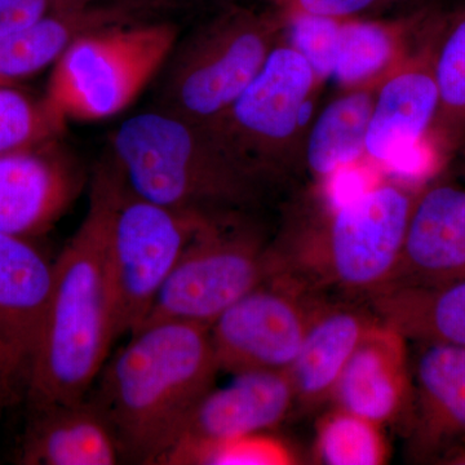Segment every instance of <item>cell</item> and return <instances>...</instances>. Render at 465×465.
Returning a JSON list of instances; mask_svg holds the SVG:
<instances>
[{
    "label": "cell",
    "mask_w": 465,
    "mask_h": 465,
    "mask_svg": "<svg viewBox=\"0 0 465 465\" xmlns=\"http://www.w3.org/2000/svg\"><path fill=\"white\" fill-rule=\"evenodd\" d=\"M219 371L210 327L149 323L106 360L87 397L112 427L124 461L159 464Z\"/></svg>",
    "instance_id": "obj_1"
},
{
    "label": "cell",
    "mask_w": 465,
    "mask_h": 465,
    "mask_svg": "<svg viewBox=\"0 0 465 465\" xmlns=\"http://www.w3.org/2000/svg\"><path fill=\"white\" fill-rule=\"evenodd\" d=\"M110 161L146 200L211 220L246 216L274 182L213 125L155 108L113 134Z\"/></svg>",
    "instance_id": "obj_2"
},
{
    "label": "cell",
    "mask_w": 465,
    "mask_h": 465,
    "mask_svg": "<svg viewBox=\"0 0 465 465\" xmlns=\"http://www.w3.org/2000/svg\"><path fill=\"white\" fill-rule=\"evenodd\" d=\"M54 260V287L30 365L29 409L87 397L116 339L100 195Z\"/></svg>",
    "instance_id": "obj_3"
},
{
    "label": "cell",
    "mask_w": 465,
    "mask_h": 465,
    "mask_svg": "<svg viewBox=\"0 0 465 465\" xmlns=\"http://www.w3.org/2000/svg\"><path fill=\"white\" fill-rule=\"evenodd\" d=\"M286 25L273 5H228L173 45L157 76L155 108L203 124L215 121L286 38Z\"/></svg>",
    "instance_id": "obj_4"
},
{
    "label": "cell",
    "mask_w": 465,
    "mask_h": 465,
    "mask_svg": "<svg viewBox=\"0 0 465 465\" xmlns=\"http://www.w3.org/2000/svg\"><path fill=\"white\" fill-rule=\"evenodd\" d=\"M91 188L100 195L105 258L116 339L133 335L207 217L182 213L134 193L113 162H104Z\"/></svg>",
    "instance_id": "obj_5"
},
{
    "label": "cell",
    "mask_w": 465,
    "mask_h": 465,
    "mask_svg": "<svg viewBox=\"0 0 465 465\" xmlns=\"http://www.w3.org/2000/svg\"><path fill=\"white\" fill-rule=\"evenodd\" d=\"M416 194L381 183L330 207L299 235L296 262L321 283L371 298L396 278Z\"/></svg>",
    "instance_id": "obj_6"
},
{
    "label": "cell",
    "mask_w": 465,
    "mask_h": 465,
    "mask_svg": "<svg viewBox=\"0 0 465 465\" xmlns=\"http://www.w3.org/2000/svg\"><path fill=\"white\" fill-rule=\"evenodd\" d=\"M177 41L174 24L148 18L85 34L52 65L45 96L66 121L112 118L157 79Z\"/></svg>",
    "instance_id": "obj_7"
},
{
    "label": "cell",
    "mask_w": 465,
    "mask_h": 465,
    "mask_svg": "<svg viewBox=\"0 0 465 465\" xmlns=\"http://www.w3.org/2000/svg\"><path fill=\"white\" fill-rule=\"evenodd\" d=\"M322 84L284 38L231 108L210 122L250 163L280 182L305 168L312 106Z\"/></svg>",
    "instance_id": "obj_8"
},
{
    "label": "cell",
    "mask_w": 465,
    "mask_h": 465,
    "mask_svg": "<svg viewBox=\"0 0 465 465\" xmlns=\"http://www.w3.org/2000/svg\"><path fill=\"white\" fill-rule=\"evenodd\" d=\"M244 220H213L202 226L142 327L167 321L211 327L226 309L281 271L273 246Z\"/></svg>",
    "instance_id": "obj_9"
},
{
    "label": "cell",
    "mask_w": 465,
    "mask_h": 465,
    "mask_svg": "<svg viewBox=\"0 0 465 465\" xmlns=\"http://www.w3.org/2000/svg\"><path fill=\"white\" fill-rule=\"evenodd\" d=\"M320 302L302 278L278 271L211 324L220 371L289 372Z\"/></svg>",
    "instance_id": "obj_10"
},
{
    "label": "cell",
    "mask_w": 465,
    "mask_h": 465,
    "mask_svg": "<svg viewBox=\"0 0 465 465\" xmlns=\"http://www.w3.org/2000/svg\"><path fill=\"white\" fill-rule=\"evenodd\" d=\"M440 94L432 34L378 87L366 137V158L402 179L423 173V146L433 136Z\"/></svg>",
    "instance_id": "obj_11"
},
{
    "label": "cell",
    "mask_w": 465,
    "mask_h": 465,
    "mask_svg": "<svg viewBox=\"0 0 465 465\" xmlns=\"http://www.w3.org/2000/svg\"><path fill=\"white\" fill-rule=\"evenodd\" d=\"M85 170L63 136L0 154V232L41 237L84 191Z\"/></svg>",
    "instance_id": "obj_12"
},
{
    "label": "cell",
    "mask_w": 465,
    "mask_h": 465,
    "mask_svg": "<svg viewBox=\"0 0 465 465\" xmlns=\"http://www.w3.org/2000/svg\"><path fill=\"white\" fill-rule=\"evenodd\" d=\"M418 344L410 452L416 460H445L465 443V349Z\"/></svg>",
    "instance_id": "obj_13"
},
{
    "label": "cell",
    "mask_w": 465,
    "mask_h": 465,
    "mask_svg": "<svg viewBox=\"0 0 465 465\" xmlns=\"http://www.w3.org/2000/svg\"><path fill=\"white\" fill-rule=\"evenodd\" d=\"M407 339L379 318L349 358L333 391L336 406L381 425L412 411Z\"/></svg>",
    "instance_id": "obj_14"
},
{
    "label": "cell",
    "mask_w": 465,
    "mask_h": 465,
    "mask_svg": "<svg viewBox=\"0 0 465 465\" xmlns=\"http://www.w3.org/2000/svg\"><path fill=\"white\" fill-rule=\"evenodd\" d=\"M461 278H465V188L451 183H432L416 194L399 272L391 286L440 284Z\"/></svg>",
    "instance_id": "obj_15"
},
{
    "label": "cell",
    "mask_w": 465,
    "mask_h": 465,
    "mask_svg": "<svg viewBox=\"0 0 465 465\" xmlns=\"http://www.w3.org/2000/svg\"><path fill=\"white\" fill-rule=\"evenodd\" d=\"M154 7L150 0H104L54 12L0 34V81L16 84L54 65L85 34L146 20Z\"/></svg>",
    "instance_id": "obj_16"
},
{
    "label": "cell",
    "mask_w": 465,
    "mask_h": 465,
    "mask_svg": "<svg viewBox=\"0 0 465 465\" xmlns=\"http://www.w3.org/2000/svg\"><path fill=\"white\" fill-rule=\"evenodd\" d=\"M295 402L289 372H240L228 387L213 388L202 397L176 443L269 432L282 423Z\"/></svg>",
    "instance_id": "obj_17"
},
{
    "label": "cell",
    "mask_w": 465,
    "mask_h": 465,
    "mask_svg": "<svg viewBox=\"0 0 465 465\" xmlns=\"http://www.w3.org/2000/svg\"><path fill=\"white\" fill-rule=\"evenodd\" d=\"M118 440L94 401L84 399L30 409L18 449L24 465H114Z\"/></svg>",
    "instance_id": "obj_18"
},
{
    "label": "cell",
    "mask_w": 465,
    "mask_h": 465,
    "mask_svg": "<svg viewBox=\"0 0 465 465\" xmlns=\"http://www.w3.org/2000/svg\"><path fill=\"white\" fill-rule=\"evenodd\" d=\"M33 241L0 232V336L27 372L41 336L54 277V262Z\"/></svg>",
    "instance_id": "obj_19"
},
{
    "label": "cell",
    "mask_w": 465,
    "mask_h": 465,
    "mask_svg": "<svg viewBox=\"0 0 465 465\" xmlns=\"http://www.w3.org/2000/svg\"><path fill=\"white\" fill-rule=\"evenodd\" d=\"M378 320L374 311L351 304H318L289 370L296 402L316 407L332 400L349 358Z\"/></svg>",
    "instance_id": "obj_20"
},
{
    "label": "cell",
    "mask_w": 465,
    "mask_h": 465,
    "mask_svg": "<svg viewBox=\"0 0 465 465\" xmlns=\"http://www.w3.org/2000/svg\"><path fill=\"white\" fill-rule=\"evenodd\" d=\"M381 320L416 342L465 349V278L440 284H400L369 298Z\"/></svg>",
    "instance_id": "obj_21"
},
{
    "label": "cell",
    "mask_w": 465,
    "mask_h": 465,
    "mask_svg": "<svg viewBox=\"0 0 465 465\" xmlns=\"http://www.w3.org/2000/svg\"><path fill=\"white\" fill-rule=\"evenodd\" d=\"M420 18H345L332 79L341 90L378 88L410 56Z\"/></svg>",
    "instance_id": "obj_22"
},
{
    "label": "cell",
    "mask_w": 465,
    "mask_h": 465,
    "mask_svg": "<svg viewBox=\"0 0 465 465\" xmlns=\"http://www.w3.org/2000/svg\"><path fill=\"white\" fill-rule=\"evenodd\" d=\"M378 88L341 90L309 125L304 166L320 182H329L366 158V137Z\"/></svg>",
    "instance_id": "obj_23"
},
{
    "label": "cell",
    "mask_w": 465,
    "mask_h": 465,
    "mask_svg": "<svg viewBox=\"0 0 465 465\" xmlns=\"http://www.w3.org/2000/svg\"><path fill=\"white\" fill-rule=\"evenodd\" d=\"M432 43L440 94L432 137L452 146L465 137V5L437 23Z\"/></svg>",
    "instance_id": "obj_24"
},
{
    "label": "cell",
    "mask_w": 465,
    "mask_h": 465,
    "mask_svg": "<svg viewBox=\"0 0 465 465\" xmlns=\"http://www.w3.org/2000/svg\"><path fill=\"white\" fill-rule=\"evenodd\" d=\"M381 425L336 406L317 428L316 458L326 465H381L390 446Z\"/></svg>",
    "instance_id": "obj_25"
},
{
    "label": "cell",
    "mask_w": 465,
    "mask_h": 465,
    "mask_svg": "<svg viewBox=\"0 0 465 465\" xmlns=\"http://www.w3.org/2000/svg\"><path fill=\"white\" fill-rule=\"evenodd\" d=\"M298 458L282 440L269 432L247 434L219 442H177L164 455V465H291Z\"/></svg>",
    "instance_id": "obj_26"
},
{
    "label": "cell",
    "mask_w": 465,
    "mask_h": 465,
    "mask_svg": "<svg viewBox=\"0 0 465 465\" xmlns=\"http://www.w3.org/2000/svg\"><path fill=\"white\" fill-rule=\"evenodd\" d=\"M67 121L45 96L0 84V154L63 136Z\"/></svg>",
    "instance_id": "obj_27"
},
{
    "label": "cell",
    "mask_w": 465,
    "mask_h": 465,
    "mask_svg": "<svg viewBox=\"0 0 465 465\" xmlns=\"http://www.w3.org/2000/svg\"><path fill=\"white\" fill-rule=\"evenodd\" d=\"M283 14L287 21V42L307 60L318 81L322 84H326V81L332 78L335 69L341 18L304 12Z\"/></svg>",
    "instance_id": "obj_28"
},
{
    "label": "cell",
    "mask_w": 465,
    "mask_h": 465,
    "mask_svg": "<svg viewBox=\"0 0 465 465\" xmlns=\"http://www.w3.org/2000/svg\"><path fill=\"white\" fill-rule=\"evenodd\" d=\"M406 0H278L273 7L286 14L304 12L333 18H360L378 14Z\"/></svg>",
    "instance_id": "obj_29"
},
{
    "label": "cell",
    "mask_w": 465,
    "mask_h": 465,
    "mask_svg": "<svg viewBox=\"0 0 465 465\" xmlns=\"http://www.w3.org/2000/svg\"><path fill=\"white\" fill-rule=\"evenodd\" d=\"M97 2L104 0H0V34L21 29L54 12Z\"/></svg>",
    "instance_id": "obj_30"
},
{
    "label": "cell",
    "mask_w": 465,
    "mask_h": 465,
    "mask_svg": "<svg viewBox=\"0 0 465 465\" xmlns=\"http://www.w3.org/2000/svg\"><path fill=\"white\" fill-rule=\"evenodd\" d=\"M27 381L25 365L0 336V409L26 399Z\"/></svg>",
    "instance_id": "obj_31"
},
{
    "label": "cell",
    "mask_w": 465,
    "mask_h": 465,
    "mask_svg": "<svg viewBox=\"0 0 465 465\" xmlns=\"http://www.w3.org/2000/svg\"><path fill=\"white\" fill-rule=\"evenodd\" d=\"M445 464L465 465V448L459 449L442 461Z\"/></svg>",
    "instance_id": "obj_32"
},
{
    "label": "cell",
    "mask_w": 465,
    "mask_h": 465,
    "mask_svg": "<svg viewBox=\"0 0 465 465\" xmlns=\"http://www.w3.org/2000/svg\"><path fill=\"white\" fill-rule=\"evenodd\" d=\"M269 3H271L272 5H275V3L278 2V0H268Z\"/></svg>",
    "instance_id": "obj_33"
},
{
    "label": "cell",
    "mask_w": 465,
    "mask_h": 465,
    "mask_svg": "<svg viewBox=\"0 0 465 465\" xmlns=\"http://www.w3.org/2000/svg\"><path fill=\"white\" fill-rule=\"evenodd\" d=\"M0 84H3V82H2V81H0Z\"/></svg>",
    "instance_id": "obj_34"
}]
</instances>
